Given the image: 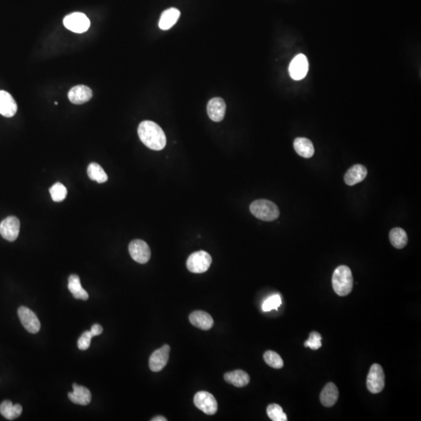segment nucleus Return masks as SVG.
Returning <instances> with one entry per match:
<instances>
[{
	"instance_id": "f8f14e48",
	"label": "nucleus",
	"mask_w": 421,
	"mask_h": 421,
	"mask_svg": "<svg viewBox=\"0 0 421 421\" xmlns=\"http://www.w3.org/2000/svg\"><path fill=\"white\" fill-rule=\"evenodd\" d=\"M170 346L164 345L155 350L149 359V368L153 372H159L167 366L170 357Z\"/></svg>"
},
{
	"instance_id": "2eb2a0df",
	"label": "nucleus",
	"mask_w": 421,
	"mask_h": 421,
	"mask_svg": "<svg viewBox=\"0 0 421 421\" xmlns=\"http://www.w3.org/2000/svg\"><path fill=\"white\" fill-rule=\"evenodd\" d=\"M17 111V105L9 92L0 90V114L5 117H13Z\"/></svg>"
},
{
	"instance_id": "4be33fe9",
	"label": "nucleus",
	"mask_w": 421,
	"mask_h": 421,
	"mask_svg": "<svg viewBox=\"0 0 421 421\" xmlns=\"http://www.w3.org/2000/svg\"><path fill=\"white\" fill-rule=\"evenodd\" d=\"M294 147L297 153L303 158H312L315 154V148L309 139L305 137H298L295 139Z\"/></svg>"
},
{
	"instance_id": "9d476101",
	"label": "nucleus",
	"mask_w": 421,
	"mask_h": 421,
	"mask_svg": "<svg viewBox=\"0 0 421 421\" xmlns=\"http://www.w3.org/2000/svg\"><path fill=\"white\" fill-rule=\"evenodd\" d=\"M21 223L15 216H9L0 223V234L4 239L13 242L19 236Z\"/></svg>"
},
{
	"instance_id": "4468645a",
	"label": "nucleus",
	"mask_w": 421,
	"mask_h": 421,
	"mask_svg": "<svg viewBox=\"0 0 421 421\" xmlns=\"http://www.w3.org/2000/svg\"><path fill=\"white\" fill-rule=\"evenodd\" d=\"M93 94L91 89L85 85H78L72 87L68 93L69 100L75 105H81L90 100Z\"/></svg>"
},
{
	"instance_id": "cd10ccee",
	"label": "nucleus",
	"mask_w": 421,
	"mask_h": 421,
	"mask_svg": "<svg viewBox=\"0 0 421 421\" xmlns=\"http://www.w3.org/2000/svg\"><path fill=\"white\" fill-rule=\"evenodd\" d=\"M267 414L273 421H286L288 419L283 408L278 404H271L268 406L267 408Z\"/></svg>"
},
{
	"instance_id": "9b49d317",
	"label": "nucleus",
	"mask_w": 421,
	"mask_h": 421,
	"mask_svg": "<svg viewBox=\"0 0 421 421\" xmlns=\"http://www.w3.org/2000/svg\"><path fill=\"white\" fill-rule=\"evenodd\" d=\"M309 63L306 56L299 54L291 62L289 72L291 78L295 81H300L307 76Z\"/></svg>"
},
{
	"instance_id": "393cba45",
	"label": "nucleus",
	"mask_w": 421,
	"mask_h": 421,
	"mask_svg": "<svg viewBox=\"0 0 421 421\" xmlns=\"http://www.w3.org/2000/svg\"><path fill=\"white\" fill-rule=\"evenodd\" d=\"M389 239L392 245L397 249L404 248L408 242L407 232L401 228L392 229L389 233Z\"/></svg>"
},
{
	"instance_id": "dca6fc26",
	"label": "nucleus",
	"mask_w": 421,
	"mask_h": 421,
	"mask_svg": "<svg viewBox=\"0 0 421 421\" xmlns=\"http://www.w3.org/2000/svg\"><path fill=\"white\" fill-rule=\"evenodd\" d=\"M190 321L193 325L199 330L208 331L211 330L214 324L213 318L209 314L202 310H196L190 315Z\"/></svg>"
},
{
	"instance_id": "ddd939ff",
	"label": "nucleus",
	"mask_w": 421,
	"mask_h": 421,
	"mask_svg": "<svg viewBox=\"0 0 421 421\" xmlns=\"http://www.w3.org/2000/svg\"><path fill=\"white\" fill-rule=\"evenodd\" d=\"M226 105L221 98H214L208 102L207 111L209 118L214 122H221L224 119Z\"/></svg>"
},
{
	"instance_id": "f257e3e1",
	"label": "nucleus",
	"mask_w": 421,
	"mask_h": 421,
	"mask_svg": "<svg viewBox=\"0 0 421 421\" xmlns=\"http://www.w3.org/2000/svg\"><path fill=\"white\" fill-rule=\"evenodd\" d=\"M137 132L143 144L152 150L161 151L167 145L165 133L155 122H141Z\"/></svg>"
},
{
	"instance_id": "f3484780",
	"label": "nucleus",
	"mask_w": 421,
	"mask_h": 421,
	"mask_svg": "<svg viewBox=\"0 0 421 421\" xmlns=\"http://www.w3.org/2000/svg\"><path fill=\"white\" fill-rule=\"evenodd\" d=\"M73 392H69L68 397L69 400L78 405L87 406L91 401V394L87 388L84 386L73 385Z\"/></svg>"
},
{
	"instance_id": "0eeeda50",
	"label": "nucleus",
	"mask_w": 421,
	"mask_h": 421,
	"mask_svg": "<svg viewBox=\"0 0 421 421\" xmlns=\"http://www.w3.org/2000/svg\"><path fill=\"white\" fill-rule=\"evenodd\" d=\"M194 405L208 415H214L218 410V402L212 394L208 392H198L194 395Z\"/></svg>"
},
{
	"instance_id": "39448f33",
	"label": "nucleus",
	"mask_w": 421,
	"mask_h": 421,
	"mask_svg": "<svg viewBox=\"0 0 421 421\" xmlns=\"http://www.w3.org/2000/svg\"><path fill=\"white\" fill-rule=\"evenodd\" d=\"M386 376L381 365L374 363L370 368L367 378V388L371 393H380L384 389Z\"/></svg>"
},
{
	"instance_id": "6e6552de",
	"label": "nucleus",
	"mask_w": 421,
	"mask_h": 421,
	"mask_svg": "<svg viewBox=\"0 0 421 421\" xmlns=\"http://www.w3.org/2000/svg\"><path fill=\"white\" fill-rule=\"evenodd\" d=\"M17 314L21 324L28 333L32 334L39 333L41 328V323L32 310L22 306L18 309Z\"/></svg>"
},
{
	"instance_id": "20e7f679",
	"label": "nucleus",
	"mask_w": 421,
	"mask_h": 421,
	"mask_svg": "<svg viewBox=\"0 0 421 421\" xmlns=\"http://www.w3.org/2000/svg\"><path fill=\"white\" fill-rule=\"evenodd\" d=\"M212 259L208 252L200 250L190 255L187 267L191 272L200 274L208 271L212 265Z\"/></svg>"
},
{
	"instance_id": "c756f323",
	"label": "nucleus",
	"mask_w": 421,
	"mask_h": 421,
	"mask_svg": "<svg viewBox=\"0 0 421 421\" xmlns=\"http://www.w3.org/2000/svg\"><path fill=\"white\" fill-rule=\"evenodd\" d=\"M281 304H282V299L280 296L276 294V295L271 296L264 302L262 304V310L265 312H268L271 310H278Z\"/></svg>"
},
{
	"instance_id": "a878e982",
	"label": "nucleus",
	"mask_w": 421,
	"mask_h": 421,
	"mask_svg": "<svg viewBox=\"0 0 421 421\" xmlns=\"http://www.w3.org/2000/svg\"><path fill=\"white\" fill-rule=\"evenodd\" d=\"M87 175L91 180L96 181L99 184H103L108 180V176L98 163H90L87 168Z\"/></svg>"
},
{
	"instance_id": "b1692460",
	"label": "nucleus",
	"mask_w": 421,
	"mask_h": 421,
	"mask_svg": "<svg viewBox=\"0 0 421 421\" xmlns=\"http://www.w3.org/2000/svg\"><path fill=\"white\" fill-rule=\"evenodd\" d=\"M23 408L20 404L13 405L12 402L9 400L4 401L0 405V413L6 418V419L13 420L16 418L19 417L22 413Z\"/></svg>"
},
{
	"instance_id": "6ab92c4d",
	"label": "nucleus",
	"mask_w": 421,
	"mask_h": 421,
	"mask_svg": "<svg viewBox=\"0 0 421 421\" xmlns=\"http://www.w3.org/2000/svg\"><path fill=\"white\" fill-rule=\"evenodd\" d=\"M368 175L366 167L362 165H355L349 169L344 176L345 184L349 186H354L362 182Z\"/></svg>"
},
{
	"instance_id": "1a4fd4ad",
	"label": "nucleus",
	"mask_w": 421,
	"mask_h": 421,
	"mask_svg": "<svg viewBox=\"0 0 421 421\" xmlns=\"http://www.w3.org/2000/svg\"><path fill=\"white\" fill-rule=\"evenodd\" d=\"M131 258L137 263L146 264L151 259V250L147 243L141 240L133 241L129 245Z\"/></svg>"
},
{
	"instance_id": "a211bd4d",
	"label": "nucleus",
	"mask_w": 421,
	"mask_h": 421,
	"mask_svg": "<svg viewBox=\"0 0 421 421\" xmlns=\"http://www.w3.org/2000/svg\"><path fill=\"white\" fill-rule=\"evenodd\" d=\"M339 399V390L337 386L333 382L327 383L321 391L320 400L325 407H332L336 404Z\"/></svg>"
},
{
	"instance_id": "f704fd0d",
	"label": "nucleus",
	"mask_w": 421,
	"mask_h": 421,
	"mask_svg": "<svg viewBox=\"0 0 421 421\" xmlns=\"http://www.w3.org/2000/svg\"><path fill=\"white\" fill-rule=\"evenodd\" d=\"M55 105H58V102H55Z\"/></svg>"
},
{
	"instance_id": "473e14b6",
	"label": "nucleus",
	"mask_w": 421,
	"mask_h": 421,
	"mask_svg": "<svg viewBox=\"0 0 421 421\" xmlns=\"http://www.w3.org/2000/svg\"><path fill=\"white\" fill-rule=\"evenodd\" d=\"M102 332H103V327H102L100 324H95L92 326L90 333V334H91L92 337H94V336H97L102 334Z\"/></svg>"
},
{
	"instance_id": "2f4dec72",
	"label": "nucleus",
	"mask_w": 421,
	"mask_h": 421,
	"mask_svg": "<svg viewBox=\"0 0 421 421\" xmlns=\"http://www.w3.org/2000/svg\"><path fill=\"white\" fill-rule=\"evenodd\" d=\"M92 336L90 331L84 332L81 335L80 339L78 341V348L81 350H86L90 347V342H91Z\"/></svg>"
},
{
	"instance_id": "c85d7f7f",
	"label": "nucleus",
	"mask_w": 421,
	"mask_h": 421,
	"mask_svg": "<svg viewBox=\"0 0 421 421\" xmlns=\"http://www.w3.org/2000/svg\"><path fill=\"white\" fill-rule=\"evenodd\" d=\"M49 193L54 202H61L66 198L67 195V190L63 184L58 182L51 187L49 189Z\"/></svg>"
},
{
	"instance_id": "aec40b11",
	"label": "nucleus",
	"mask_w": 421,
	"mask_h": 421,
	"mask_svg": "<svg viewBox=\"0 0 421 421\" xmlns=\"http://www.w3.org/2000/svg\"><path fill=\"white\" fill-rule=\"evenodd\" d=\"M224 379L226 382L238 388L245 387L250 382V376L242 370H236L225 374Z\"/></svg>"
},
{
	"instance_id": "5701e85b",
	"label": "nucleus",
	"mask_w": 421,
	"mask_h": 421,
	"mask_svg": "<svg viewBox=\"0 0 421 421\" xmlns=\"http://www.w3.org/2000/svg\"><path fill=\"white\" fill-rule=\"evenodd\" d=\"M68 289L75 299L82 300H87L88 299V294L83 289L79 276L77 274H71L69 276L68 279Z\"/></svg>"
},
{
	"instance_id": "7ed1b4c3",
	"label": "nucleus",
	"mask_w": 421,
	"mask_h": 421,
	"mask_svg": "<svg viewBox=\"0 0 421 421\" xmlns=\"http://www.w3.org/2000/svg\"><path fill=\"white\" fill-rule=\"evenodd\" d=\"M250 211L256 218L262 221L271 222L279 216L277 205L268 200H257L250 205Z\"/></svg>"
},
{
	"instance_id": "72a5a7b5",
	"label": "nucleus",
	"mask_w": 421,
	"mask_h": 421,
	"mask_svg": "<svg viewBox=\"0 0 421 421\" xmlns=\"http://www.w3.org/2000/svg\"><path fill=\"white\" fill-rule=\"evenodd\" d=\"M167 419L164 416H158L152 419V421H167Z\"/></svg>"
},
{
	"instance_id": "412c9836",
	"label": "nucleus",
	"mask_w": 421,
	"mask_h": 421,
	"mask_svg": "<svg viewBox=\"0 0 421 421\" xmlns=\"http://www.w3.org/2000/svg\"><path fill=\"white\" fill-rule=\"evenodd\" d=\"M180 16V11L176 8H170L161 13L158 26L163 31L170 29L176 25Z\"/></svg>"
},
{
	"instance_id": "7c9ffc66",
	"label": "nucleus",
	"mask_w": 421,
	"mask_h": 421,
	"mask_svg": "<svg viewBox=\"0 0 421 421\" xmlns=\"http://www.w3.org/2000/svg\"><path fill=\"white\" fill-rule=\"evenodd\" d=\"M321 339H322V337H321L320 333H317V332H312V333H310L309 339L304 342V346L309 347V348L314 350H318L322 345Z\"/></svg>"
},
{
	"instance_id": "f03ea898",
	"label": "nucleus",
	"mask_w": 421,
	"mask_h": 421,
	"mask_svg": "<svg viewBox=\"0 0 421 421\" xmlns=\"http://www.w3.org/2000/svg\"><path fill=\"white\" fill-rule=\"evenodd\" d=\"M333 286L336 294L340 297H345L351 292L354 287V277L349 267L341 265L335 270Z\"/></svg>"
},
{
	"instance_id": "bb28decb",
	"label": "nucleus",
	"mask_w": 421,
	"mask_h": 421,
	"mask_svg": "<svg viewBox=\"0 0 421 421\" xmlns=\"http://www.w3.org/2000/svg\"><path fill=\"white\" fill-rule=\"evenodd\" d=\"M264 360L268 366L274 368V369H280L283 368L284 363L283 359L277 353L268 350L264 354Z\"/></svg>"
},
{
	"instance_id": "423d86ee",
	"label": "nucleus",
	"mask_w": 421,
	"mask_h": 421,
	"mask_svg": "<svg viewBox=\"0 0 421 421\" xmlns=\"http://www.w3.org/2000/svg\"><path fill=\"white\" fill-rule=\"evenodd\" d=\"M63 25L69 31L81 34L88 30L90 22V20L84 13H73L64 18Z\"/></svg>"
}]
</instances>
